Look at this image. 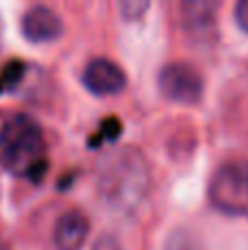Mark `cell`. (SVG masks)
Here are the masks:
<instances>
[{"label":"cell","instance_id":"2","mask_svg":"<svg viewBox=\"0 0 248 250\" xmlns=\"http://www.w3.org/2000/svg\"><path fill=\"white\" fill-rule=\"evenodd\" d=\"M0 165L13 176L42 178L46 169L44 160V134L40 123L29 114H13L0 127Z\"/></svg>","mask_w":248,"mask_h":250},{"label":"cell","instance_id":"5","mask_svg":"<svg viewBox=\"0 0 248 250\" xmlns=\"http://www.w3.org/2000/svg\"><path fill=\"white\" fill-rule=\"evenodd\" d=\"M127 77L121 70V66L105 57H95L88 62L83 70V86L97 97H110L119 95L125 88Z\"/></svg>","mask_w":248,"mask_h":250},{"label":"cell","instance_id":"13","mask_svg":"<svg viewBox=\"0 0 248 250\" xmlns=\"http://www.w3.org/2000/svg\"><path fill=\"white\" fill-rule=\"evenodd\" d=\"M147 9V2H123L121 4V11L123 16L127 18V20H134V18H139L141 13Z\"/></svg>","mask_w":248,"mask_h":250},{"label":"cell","instance_id":"6","mask_svg":"<svg viewBox=\"0 0 248 250\" xmlns=\"http://www.w3.org/2000/svg\"><path fill=\"white\" fill-rule=\"evenodd\" d=\"M22 35L33 44H46L64 33L62 18L44 4H35L22 16Z\"/></svg>","mask_w":248,"mask_h":250},{"label":"cell","instance_id":"8","mask_svg":"<svg viewBox=\"0 0 248 250\" xmlns=\"http://www.w3.org/2000/svg\"><path fill=\"white\" fill-rule=\"evenodd\" d=\"M215 11H218L215 2H207V0H189V2H185L183 20L187 31L193 35H205L209 31H213Z\"/></svg>","mask_w":248,"mask_h":250},{"label":"cell","instance_id":"1","mask_svg":"<svg viewBox=\"0 0 248 250\" xmlns=\"http://www.w3.org/2000/svg\"><path fill=\"white\" fill-rule=\"evenodd\" d=\"M147 187L149 167L143 154L132 147L112 151L99 169V193L114 208H134L145 198Z\"/></svg>","mask_w":248,"mask_h":250},{"label":"cell","instance_id":"14","mask_svg":"<svg viewBox=\"0 0 248 250\" xmlns=\"http://www.w3.org/2000/svg\"><path fill=\"white\" fill-rule=\"evenodd\" d=\"M7 90V86H4V82H2V77H0V92H4Z\"/></svg>","mask_w":248,"mask_h":250},{"label":"cell","instance_id":"7","mask_svg":"<svg viewBox=\"0 0 248 250\" xmlns=\"http://www.w3.org/2000/svg\"><path fill=\"white\" fill-rule=\"evenodd\" d=\"M88 230H90V222L82 211L73 208L66 211L57 217L55 226H53V242L57 250H82L86 244Z\"/></svg>","mask_w":248,"mask_h":250},{"label":"cell","instance_id":"15","mask_svg":"<svg viewBox=\"0 0 248 250\" xmlns=\"http://www.w3.org/2000/svg\"><path fill=\"white\" fill-rule=\"evenodd\" d=\"M0 250H9V248H7V244H4V242H0Z\"/></svg>","mask_w":248,"mask_h":250},{"label":"cell","instance_id":"11","mask_svg":"<svg viewBox=\"0 0 248 250\" xmlns=\"http://www.w3.org/2000/svg\"><path fill=\"white\" fill-rule=\"evenodd\" d=\"M235 22L244 33H248V0H240L235 4Z\"/></svg>","mask_w":248,"mask_h":250},{"label":"cell","instance_id":"9","mask_svg":"<svg viewBox=\"0 0 248 250\" xmlns=\"http://www.w3.org/2000/svg\"><path fill=\"white\" fill-rule=\"evenodd\" d=\"M22 75H24V64H22V62H9V64L2 68L0 77H2L4 86L13 88V86H18V82L22 79Z\"/></svg>","mask_w":248,"mask_h":250},{"label":"cell","instance_id":"10","mask_svg":"<svg viewBox=\"0 0 248 250\" xmlns=\"http://www.w3.org/2000/svg\"><path fill=\"white\" fill-rule=\"evenodd\" d=\"M90 250H123V246L114 235H101Z\"/></svg>","mask_w":248,"mask_h":250},{"label":"cell","instance_id":"12","mask_svg":"<svg viewBox=\"0 0 248 250\" xmlns=\"http://www.w3.org/2000/svg\"><path fill=\"white\" fill-rule=\"evenodd\" d=\"M119 134H121V123H119L117 119H108V121H103V125H101V138H110V141H114V138H119Z\"/></svg>","mask_w":248,"mask_h":250},{"label":"cell","instance_id":"4","mask_svg":"<svg viewBox=\"0 0 248 250\" xmlns=\"http://www.w3.org/2000/svg\"><path fill=\"white\" fill-rule=\"evenodd\" d=\"M158 88L174 104L193 105L202 99L205 79L187 62H171L158 73Z\"/></svg>","mask_w":248,"mask_h":250},{"label":"cell","instance_id":"3","mask_svg":"<svg viewBox=\"0 0 248 250\" xmlns=\"http://www.w3.org/2000/svg\"><path fill=\"white\" fill-rule=\"evenodd\" d=\"M209 202L231 217H248V160L224 163L209 182Z\"/></svg>","mask_w":248,"mask_h":250}]
</instances>
